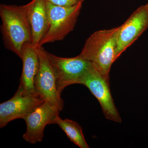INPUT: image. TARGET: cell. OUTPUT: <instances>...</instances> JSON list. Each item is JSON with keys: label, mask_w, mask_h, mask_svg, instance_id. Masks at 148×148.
<instances>
[{"label": "cell", "mask_w": 148, "mask_h": 148, "mask_svg": "<svg viewBox=\"0 0 148 148\" xmlns=\"http://www.w3.org/2000/svg\"><path fill=\"white\" fill-rule=\"evenodd\" d=\"M0 16L5 47L21 58L24 44L32 42V28L24 6L1 4Z\"/></svg>", "instance_id": "1"}, {"label": "cell", "mask_w": 148, "mask_h": 148, "mask_svg": "<svg viewBox=\"0 0 148 148\" xmlns=\"http://www.w3.org/2000/svg\"><path fill=\"white\" fill-rule=\"evenodd\" d=\"M119 27L94 32L88 38L81 52L82 58L92 62L101 73L109 76L112 64L116 60V49Z\"/></svg>", "instance_id": "2"}, {"label": "cell", "mask_w": 148, "mask_h": 148, "mask_svg": "<svg viewBox=\"0 0 148 148\" xmlns=\"http://www.w3.org/2000/svg\"><path fill=\"white\" fill-rule=\"evenodd\" d=\"M82 3H79L71 6H60L47 1L49 26L47 33L39 46L62 40L73 31L80 13Z\"/></svg>", "instance_id": "3"}, {"label": "cell", "mask_w": 148, "mask_h": 148, "mask_svg": "<svg viewBox=\"0 0 148 148\" xmlns=\"http://www.w3.org/2000/svg\"><path fill=\"white\" fill-rule=\"evenodd\" d=\"M109 80V76L101 73L92 65L80 80L78 84L86 86L97 98L107 119L120 123L121 119L111 94Z\"/></svg>", "instance_id": "4"}, {"label": "cell", "mask_w": 148, "mask_h": 148, "mask_svg": "<svg viewBox=\"0 0 148 148\" xmlns=\"http://www.w3.org/2000/svg\"><path fill=\"white\" fill-rule=\"evenodd\" d=\"M35 49L40 62L39 68L35 79V90L45 101L61 112L64 109V101L57 90L55 72L49 59V52L40 46Z\"/></svg>", "instance_id": "5"}, {"label": "cell", "mask_w": 148, "mask_h": 148, "mask_svg": "<svg viewBox=\"0 0 148 148\" xmlns=\"http://www.w3.org/2000/svg\"><path fill=\"white\" fill-rule=\"evenodd\" d=\"M45 101L36 92H29L19 84L12 98L0 104V128L18 119H23Z\"/></svg>", "instance_id": "6"}, {"label": "cell", "mask_w": 148, "mask_h": 148, "mask_svg": "<svg viewBox=\"0 0 148 148\" xmlns=\"http://www.w3.org/2000/svg\"><path fill=\"white\" fill-rule=\"evenodd\" d=\"M55 71L57 90L61 95L67 86L78 84L80 80L93 65L79 55L73 58H63L48 53Z\"/></svg>", "instance_id": "7"}, {"label": "cell", "mask_w": 148, "mask_h": 148, "mask_svg": "<svg viewBox=\"0 0 148 148\" xmlns=\"http://www.w3.org/2000/svg\"><path fill=\"white\" fill-rule=\"evenodd\" d=\"M148 28V4L139 7L119 27L117 34L116 58L117 59Z\"/></svg>", "instance_id": "8"}, {"label": "cell", "mask_w": 148, "mask_h": 148, "mask_svg": "<svg viewBox=\"0 0 148 148\" xmlns=\"http://www.w3.org/2000/svg\"><path fill=\"white\" fill-rule=\"evenodd\" d=\"M60 111L45 101L23 119L27 124V130L23 138L27 143L35 144L42 141L46 126L54 124V120Z\"/></svg>", "instance_id": "9"}, {"label": "cell", "mask_w": 148, "mask_h": 148, "mask_svg": "<svg viewBox=\"0 0 148 148\" xmlns=\"http://www.w3.org/2000/svg\"><path fill=\"white\" fill-rule=\"evenodd\" d=\"M24 6L32 28V44L36 48L47 33L49 26L46 0H32Z\"/></svg>", "instance_id": "10"}, {"label": "cell", "mask_w": 148, "mask_h": 148, "mask_svg": "<svg viewBox=\"0 0 148 148\" xmlns=\"http://www.w3.org/2000/svg\"><path fill=\"white\" fill-rule=\"evenodd\" d=\"M21 59L23 62V69L20 84L27 92H36L34 82L39 68L40 62L38 53L32 42L24 44Z\"/></svg>", "instance_id": "11"}, {"label": "cell", "mask_w": 148, "mask_h": 148, "mask_svg": "<svg viewBox=\"0 0 148 148\" xmlns=\"http://www.w3.org/2000/svg\"><path fill=\"white\" fill-rule=\"evenodd\" d=\"M54 124L58 125L65 132L69 140L80 148H89L80 125L75 121L63 119L59 115L54 120Z\"/></svg>", "instance_id": "12"}, {"label": "cell", "mask_w": 148, "mask_h": 148, "mask_svg": "<svg viewBox=\"0 0 148 148\" xmlns=\"http://www.w3.org/2000/svg\"><path fill=\"white\" fill-rule=\"evenodd\" d=\"M84 0H46L48 2L54 5L60 6H71L80 3H83Z\"/></svg>", "instance_id": "13"}]
</instances>
